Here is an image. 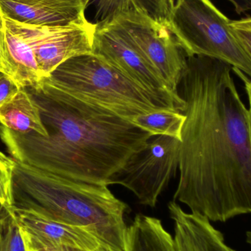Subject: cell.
I'll use <instances>...</instances> for the list:
<instances>
[{
    "mask_svg": "<svg viewBox=\"0 0 251 251\" xmlns=\"http://www.w3.org/2000/svg\"><path fill=\"white\" fill-rule=\"evenodd\" d=\"M218 59L193 56L180 86L186 116L174 201L213 222L251 213V125L233 77Z\"/></svg>",
    "mask_w": 251,
    "mask_h": 251,
    "instance_id": "cell-1",
    "label": "cell"
},
{
    "mask_svg": "<svg viewBox=\"0 0 251 251\" xmlns=\"http://www.w3.org/2000/svg\"><path fill=\"white\" fill-rule=\"evenodd\" d=\"M24 88L38 107L48 136L16 132L1 125L0 139L10 156L43 171L106 184L153 137L43 81Z\"/></svg>",
    "mask_w": 251,
    "mask_h": 251,
    "instance_id": "cell-2",
    "label": "cell"
},
{
    "mask_svg": "<svg viewBox=\"0 0 251 251\" xmlns=\"http://www.w3.org/2000/svg\"><path fill=\"white\" fill-rule=\"evenodd\" d=\"M12 172L11 209L82 228L109 251H125L128 206L108 186L64 178L13 157Z\"/></svg>",
    "mask_w": 251,
    "mask_h": 251,
    "instance_id": "cell-3",
    "label": "cell"
},
{
    "mask_svg": "<svg viewBox=\"0 0 251 251\" xmlns=\"http://www.w3.org/2000/svg\"><path fill=\"white\" fill-rule=\"evenodd\" d=\"M41 81L125 120L167 108L93 53L69 59Z\"/></svg>",
    "mask_w": 251,
    "mask_h": 251,
    "instance_id": "cell-4",
    "label": "cell"
},
{
    "mask_svg": "<svg viewBox=\"0 0 251 251\" xmlns=\"http://www.w3.org/2000/svg\"><path fill=\"white\" fill-rule=\"evenodd\" d=\"M165 22L186 56L218 59L251 79V57L211 0H166Z\"/></svg>",
    "mask_w": 251,
    "mask_h": 251,
    "instance_id": "cell-5",
    "label": "cell"
},
{
    "mask_svg": "<svg viewBox=\"0 0 251 251\" xmlns=\"http://www.w3.org/2000/svg\"><path fill=\"white\" fill-rule=\"evenodd\" d=\"M181 141L169 136H153L107 180L129 190L145 206L155 207L159 196L176 174Z\"/></svg>",
    "mask_w": 251,
    "mask_h": 251,
    "instance_id": "cell-6",
    "label": "cell"
},
{
    "mask_svg": "<svg viewBox=\"0 0 251 251\" xmlns=\"http://www.w3.org/2000/svg\"><path fill=\"white\" fill-rule=\"evenodd\" d=\"M106 22L122 31L151 63L168 88L180 96L178 88L187 57L165 22L137 10L122 12Z\"/></svg>",
    "mask_w": 251,
    "mask_h": 251,
    "instance_id": "cell-7",
    "label": "cell"
},
{
    "mask_svg": "<svg viewBox=\"0 0 251 251\" xmlns=\"http://www.w3.org/2000/svg\"><path fill=\"white\" fill-rule=\"evenodd\" d=\"M96 24L93 54L144 90L162 107L182 113L184 100L168 88L151 63L125 34L110 22Z\"/></svg>",
    "mask_w": 251,
    "mask_h": 251,
    "instance_id": "cell-8",
    "label": "cell"
},
{
    "mask_svg": "<svg viewBox=\"0 0 251 251\" xmlns=\"http://www.w3.org/2000/svg\"><path fill=\"white\" fill-rule=\"evenodd\" d=\"M7 20L30 46L44 79L69 59L92 53L97 24L88 19L66 26H32Z\"/></svg>",
    "mask_w": 251,
    "mask_h": 251,
    "instance_id": "cell-9",
    "label": "cell"
},
{
    "mask_svg": "<svg viewBox=\"0 0 251 251\" xmlns=\"http://www.w3.org/2000/svg\"><path fill=\"white\" fill-rule=\"evenodd\" d=\"M91 0H0L4 18L32 26H66L85 20Z\"/></svg>",
    "mask_w": 251,
    "mask_h": 251,
    "instance_id": "cell-10",
    "label": "cell"
},
{
    "mask_svg": "<svg viewBox=\"0 0 251 251\" xmlns=\"http://www.w3.org/2000/svg\"><path fill=\"white\" fill-rule=\"evenodd\" d=\"M13 217L22 231L44 244L69 246L97 250L104 247L92 234L77 227L25 211L13 210Z\"/></svg>",
    "mask_w": 251,
    "mask_h": 251,
    "instance_id": "cell-11",
    "label": "cell"
},
{
    "mask_svg": "<svg viewBox=\"0 0 251 251\" xmlns=\"http://www.w3.org/2000/svg\"><path fill=\"white\" fill-rule=\"evenodd\" d=\"M4 48V74L21 88L35 87L44 79L30 46L15 30L7 19Z\"/></svg>",
    "mask_w": 251,
    "mask_h": 251,
    "instance_id": "cell-12",
    "label": "cell"
},
{
    "mask_svg": "<svg viewBox=\"0 0 251 251\" xmlns=\"http://www.w3.org/2000/svg\"><path fill=\"white\" fill-rule=\"evenodd\" d=\"M125 251H176L175 242L160 220L137 215L127 227Z\"/></svg>",
    "mask_w": 251,
    "mask_h": 251,
    "instance_id": "cell-13",
    "label": "cell"
},
{
    "mask_svg": "<svg viewBox=\"0 0 251 251\" xmlns=\"http://www.w3.org/2000/svg\"><path fill=\"white\" fill-rule=\"evenodd\" d=\"M0 123L16 132H36L44 137L48 136L39 110L25 88L0 107Z\"/></svg>",
    "mask_w": 251,
    "mask_h": 251,
    "instance_id": "cell-14",
    "label": "cell"
},
{
    "mask_svg": "<svg viewBox=\"0 0 251 251\" xmlns=\"http://www.w3.org/2000/svg\"><path fill=\"white\" fill-rule=\"evenodd\" d=\"M170 213L176 215L184 224L196 251H236L227 246L224 235L207 218L196 213H187L177 202H169Z\"/></svg>",
    "mask_w": 251,
    "mask_h": 251,
    "instance_id": "cell-15",
    "label": "cell"
},
{
    "mask_svg": "<svg viewBox=\"0 0 251 251\" xmlns=\"http://www.w3.org/2000/svg\"><path fill=\"white\" fill-rule=\"evenodd\" d=\"M186 116L175 109L164 108L128 118L126 121L153 136L165 135L181 141Z\"/></svg>",
    "mask_w": 251,
    "mask_h": 251,
    "instance_id": "cell-16",
    "label": "cell"
},
{
    "mask_svg": "<svg viewBox=\"0 0 251 251\" xmlns=\"http://www.w3.org/2000/svg\"><path fill=\"white\" fill-rule=\"evenodd\" d=\"M91 1L95 4L97 22L109 20L118 13L130 10H141L158 22H165L166 0H91Z\"/></svg>",
    "mask_w": 251,
    "mask_h": 251,
    "instance_id": "cell-17",
    "label": "cell"
},
{
    "mask_svg": "<svg viewBox=\"0 0 251 251\" xmlns=\"http://www.w3.org/2000/svg\"><path fill=\"white\" fill-rule=\"evenodd\" d=\"M12 157L0 151V202L11 207Z\"/></svg>",
    "mask_w": 251,
    "mask_h": 251,
    "instance_id": "cell-18",
    "label": "cell"
},
{
    "mask_svg": "<svg viewBox=\"0 0 251 251\" xmlns=\"http://www.w3.org/2000/svg\"><path fill=\"white\" fill-rule=\"evenodd\" d=\"M3 251H27L22 228L16 223L13 214L7 218Z\"/></svg>",
    "mask_w": 251,
    "mask_h": 251,
    "instance_id": "cell-19",
    "label": "cell"
},
{
    "mask_svg": "<svg viewBox=\"0 0 251 251\" xmlns=\"http://www.w3.org/2000/svg\"><path fill=\"white\" fill-rule=\"evenodd\" d=\"M22 233H23L27 251H110L104 247L100 248L97 250H89V249L75 247V246L44 244L31 237L27 233L24 231H22Z\"/></svg>",
    "mask_w": 251,
    "mask_h": 251,
    "instance_id": "cell-20",
    "label": "cell"
},
{
    "mask_svg": "<svg viewBox=\"0 0 251 251\" xmlns=\"http://www.w3.org/2000/svg\"><path fill=\"white\" fill-rule=\"evenodd\" d=\"M170 215L174 222L176 251H196L184 224L174 214L170 213Z\"/></svg>",
    "mask_w": 251,
    "mask_h": 251,
    "instance_id": "cell-21",
    "label": "cell"
},
{
    "mask_svg": "<svg viewBox=\"0 0 251 251\" xmlns=\"http://www.w3.org/2000/svg\"><path fill=\"white\" fill-rule=\"evenodd\" d=\"M230 26L251 57V16L231 21Z\"/></svg>",
    "mask_w": 251,
    "mask_h": 251,
    "instance_id": "cell-22",
    "label": "cell"
},
{
    "mask_svg": "<svg viewBox=\"0 0 251 251\" xmlns=\"http://www.w3.org/2000/svg\"><path fill=\"white\" fill-rule=\"evenodd\" d=\"M21 89L11 78L0 72V107L10 101Z\"/></svg>",
    "mask_w": 251,
    "mask_h": 251,
    "instance_id": "cell-23",
    "label": "cell"
},
{
    "mask_svg": "<svg viewBox=\"0 0 251 251\" xmlns=\"http://www.w3.org/2000/svg\"><path fill=\"white\" fill-rule=\"evenodd\" d=\"M5 44V24L0 10V72L4 74V48Z\"/></svg>",
    "mask_w": 251,
    "mask_h": 251,
    "instance_id": "cell-24",
    "label": "cell"
},
{
    "mask_svg": "<svg viewBox=\"0 0 251 251\" xmlns=\"http://www.w3.org/2000/svg\"><path fill=\"white\" fill-rule=\"evenodd\" d=\"M232 71L236 74L242 79V81L244 84L245 90H246V94H247L248 99H249V113H250V116L251 118V79L245 75L243 72H240L238 69H235V68H232Z\"/></svg>",
    "mask_w": 251,
    "mask_h": 251,
    "instance_id": "cell-25",
    "label": "cell"
},
{
    "mask_svg": "<svg viewBox=\"0 0 251 251\" xmlns=\"http://www.w3.org/2000/svg\"><path fill=\"white\" fill-rule=\"evenodd\" d=\"M234 5L238 14H243L251 10V0H228Z\"/></svg>",
    "mask_w": 251,
    "mask_h": 251,
    "instance_id": "cell-26",
    "label": "cell"
},
{
    "mask_svg": "<svg viewBox=\"0 0 251 251\" xmlns=\"http://www.w3.org/2000/svg\"><path fill=\"white\" fill-rule=\"evenodd\" d=\"M12 214H13V212H12L11 208L2 204L0 202V222L11 216Z\"/></svg>",
    "mask_w": 251,
    "mask_h": 251,
    "instance_id": "cell-27",
    "label": "cell"
},
{
    "mask_svg": "<svg viewBox=\"0 0 251 251\" xmlns=\"http://www.w3.org/2000/svg\"><path fill=\"white\" fill-rule=\"evenodd\" d=\"M7 218L4 220V221L0 222V251H3V243H4V234H5Z\"/></svg>",
    "mask_w": 251,
    "mask_h": 251,
    "instance_id": "cell-28",
    "label": "cell"
},
{
    "mask_svg": "<svg viewBox=\"0 0 251 251\" xmlns=\"http://www.w3.org/2000/svg\"><path fill=\"white\" fill-rule=\"evenodd\" d=\"M246 242H247L249 244H250L251 246V231H248L246 233Z\"/></svg>",
    "mask_w": 251,
    "mask_h": 251,
    "instance_id": "cell-29",
    "label": "cell"
},
{
    "mask_svg": "<svg viewBox=\"0 0 251 251\" xmlns=\"http://www.w3.org/2000/svg\"></svg>",
    "mask_w": 251,
    "mask_h": 251,
    "instance_id": "cell-30",
    "label": "cell"
}]
</instances>
